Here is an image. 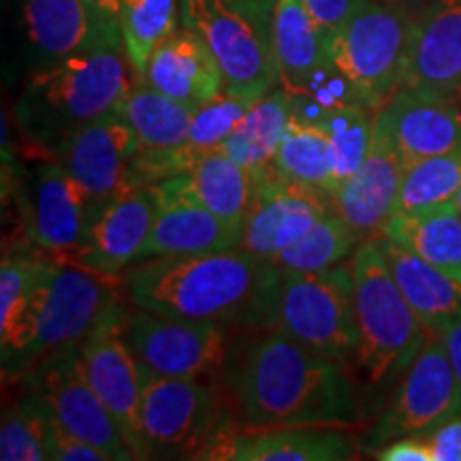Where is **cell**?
<instances>
[{
	"instance_id": "cell-30",
	"label": "cell",
	"mask_w": 461,
	"mask_h": 461,
	"mask_svg": "<svg viewBox=\"0 0 461 461\" xmlns=\"http://www.w3.org/2000/svg\"><path fill=\"white\" fill-rule=\"evenodd\" d=\"M115 112L135 131L141 149L182 146L194 118L193 109L158 92L141 75H137L132 88L115 105Z\"/></svg>"
},
{
	"instance_id": "cell-23",
	"label": "cell",
	"mask_w": 461,
	"mask_h": 461,
	"mask_svg": "<svg viewBox=\"0 0 461 461\" xmlns=\"http://www.w3.org/2000/svg\"><path fill=\"white\" fill-rule=\"evenodd\" d=\"M141 77L193 112L224 92V75L212 50L197 32L184 26L158 45Z\"/></svg>"
},
{
	"instance_id": "cell-15",
	"label": "cell",
	"mask_w": 461,
	"mask_h": 461,
	"mask_svg": "<svg viewBox=\"0 0 461 461\" xmlns=\"http://www.w3.org/2000/svg\"><path fill=\"white\" fill-rule=\"evenodd\" d=\"M157 216L152 186L122 188L90 214L86 235L68 261L92 274L118 278L129 265L140 261Z\"/></svg>"
},
{
	"instance_id": "cell-43",
	"label": "cell",
	"mask_w": 461,
	"mask_h": 461,
	"mask_svg": "<svg viewBox=\"0 0 461 461\" xmlns=\"http://www.w3.org/2000/svg\"><path fill=\"white\" fill-rule=\"evenodd\" d=\"M90 5V9L95 11L101 20H105L107 24L118 26L120 7H122V0H86ZM120 28V26H118Z\"/></svg>"
},
{
	"instance_id": "cell-33",
	"label": "cell",
	"mask_w": 461,
	"mask_h": 461,
	"mask_svg": "<svg viewBox=\"0 0 461 461\" xmlns=\"http://www.w3.org/2000/svg\"><path fill=\"white\" fill-rule=\"evenodd\" d=\"M180 24V0H122L120 39L124 54L137 73L143 75L149 58Z\"/></svg>"
},
{
	"instance_id": "cell-19",
	"label": "cell",
	"mask_w": 461,
	"mask_h": 461,
	"mask_svg": "<svg viewBox=\"0 0 461 461\" xmlns=\"http://www.w3.org/2000/svg\"><path fill=\"white\" fill-rule=\"evenodd\" d=\"M157 197V216L141 250V258L201 255L240 248L244 240V224H233L212 214L194 201L184 186V177H167L149 184Z\"/></svg>"
},
{
	"instance_id": "cell-32",
	"label": "cell",
	"mask_w": 461,
	"mask_h": 461,
	"mask_svg": "<svg viewBox=\"0 0 461 461\" xmlns=\"http://www.w3.org/2000/svg\"><path fill=\"white\" fill-rule=\"evenodd\" d=\"M272 169L285 180L303 184L325 194L336 190L327 135L316 124L303 120L291 118L285 140L276 149Z\"/></svg>"
},
{
	"instance_id": "cell-35",
	"label": "cell",
	"mask_w": 461,
	"mask_h": 461,
	"mask_svg": "<svg viewBox=\"0 0 461 461\" xmlns=\"http://www.w3.org/2000/svg\"><path fill=\"white\" fill-rule=\"evenodd\" d=\"M461 188V148L408 165L397 193L393 216L448 203Z\"/></svg>"
},
{
	"instance_id": "cell-45",
	"label": "cell",
	"mask_w": 461,
	"mask_h": 461,
	"mask_svg": "<svg viewBox=\"0 0 461 461\" xmlns=\"http://www.w3.org/2000/svg\"><path fill=\"white\" fill-rule=\"evenodd\" d=\"M261 3H265V5H269V7H274V0H261Z\"/></svg>"
},
{
	"instance_id": "cell-39",
	"label": "cell",
	"mask_w": 461,
	"mask_h": 461,
	"mask_svg": "<svg viewBox=\"0 0 461 461\" xmlns=\"http://www.w3.org/2000/svg\"><path fill=\"white\" fill-rule=\"evenodd\" d=\"M431 461H461V414L445 420L428 436Z\"/></svg>"
},
{
	"instance_id": "cell-26",
	"label": "cell",
	"mask_w": 461,
	"mask_h": 461,
	"mask_svg": "<svg viewBox=\"0 0 461 461\" xmlns=\"http://www.w3.org/2000/svg\"><path fill=\"white\" fill-rule=\"evenodd\" d=\"M272 34L278 84L291 95H305L327 65L325 41L305 0H274Z\"/></svg>"
},
{
	"instance_id": "cell-2",
	"label": "cell",
	"mask_w": 461,
	"mask_h": 461,
	"mask_svg": "<svg viewBox=\"0 0 461 461\" xmlns=\"http://www.w3.org/2000/svg\"><path fill=\"white\" fill-rule=\"evenodd\" d=\"M238 403L248 429L282 425L346 428L357 417V391L348 367L282 330L252 346L238 380Z\"/></svg>"
},
{
	"instance_id": "cell-7",
	"label": "cell",
	"mask_w": 461,
	"mask_h": 461,
	"mask_svg": "<svg viewBox=\"0 0 461 461\" xmlns=\"http://www.w3.org/2000/svg\"><path fill=\"white\" fill-rule=\"evenodd\" d=\"M180 26L197 32L224 75V92L258 101L278 84L272 7L261 0H180Z\"/></svg>"
},
{
	"instance_id": "cell-34",
	"label": "cell",
	"mask_w": 461,
	"mask_h": 461,
	"mask_svg": "<svg viewBox=\"0 0 461 461\" xmlns=\"http://www.w3.org/2000/svg\"><path fill=\"white\" fill-rule=\"evenodd\" d=\"M361 241V235H357L350 224L331 210L314 227L305 230L295 244L274 257L272 263L276 267L293 269V272H321L346 263V258L355 255Z\"/></svg>"
},
{
	"instance_id": "cell-6",
	"label": "cell",
	"mask_w": 461,
	"mask_h": 461,
	"mask_svg": "<svg viewBox=\"0 0 461 461\" xmlns=\"http://www.w3.org/2000/svg\"><path fill=\"white\" fill-rule=\"evenodd\" d=\"M414 17L395 0H359L325 39V58L363 107L378 112L403 86Z\"/></svg>"
},
{
	"instance_id": "cell-1",
	"label": "cell",
	"mask_w": 461,
	"mask_h": 461,
	"mask_svg": "<svg viewBox=\"0 0 461 461\" xmlns=\"http://www.w3.org/2000/svg\"><path fill=\"white\" fill-rule=\"evenodd\" d=\"M280 274L272 261L240 246L141 258L129 265L120 280L132 308L222 325H267L276 319Z\"/></svg>"
},
{
	"instance_id": "cell-9",
	"label": "cell",
	"mask_w": 461,
	"mask_h": 461,
	"mask_svg": "<svg viewBox=\"0 0 461 461\" xmlns=\"http://www.w3.org/2000/svg\"><path fill=\"white\" fill-rule=\"evenodd\" d=\"M141 366V363H140ZM143 372L140 429L148 459H197L216 434V393L201 380Z\"/></svg>"
},
{
	"instance_id": "cell-20",
	"label": "cell",
	"mask_w": 461,
	"mask_h": 461,
	"mask_svg": "<svg viewBox=\"0 0 461 461\" xmlns=\"http://www.w3.org/2000/svg\"><path fill=\"white\" fill-rule=\"evenodd\" d=\"M357 455L353 436L338 425H282L216 431L197 459L230 461H344Z\"/></svg>"
},
{
	"instance_id": "cell-21",
	"label": "cell",
	"mask_w": 461,
	"mask_h": 461,
	"mask_svg": "<svg viewBox=\"0 0 461 461\" xmlns=\"http://www.w3.org/2000/svg\"><path fill=\"white\" fill-rule=\"evenodd\" d=\"M406 163L387 137L374 126L372 148L359 169L330 194L336 214L350 224L363 240L383 230L393 216V207Z\"/></svg>"
},
{
	"instance_id": "cell-22",
	"label": "cell",
	"mask_w": 461,
	"mask_h": 461,
	"mask_svg": "<svg viewBox=\"0 0 461 461\" xmlns=\"http://www.w3.org/2000/svg\"><path fill=\"white\" fill-rule=\"evenodd\" d=\"M403 86L461 96V0H431L414 17Z\"/></svg>"
},
{
	"instance_id": "cell-28",
	"label": "cell",
	"mask_w": 461,
	"mask_h": 461,
	"mask_svg": "<svg viewBox=\"0 0 461 461\" xmlns=\"http://www.w3.org/2000/svg\"><path fill=\"white\" fill-rule=\"evenodd\" d=\"M380 233L402 241L461 285V214L453 201L391 216Z\"/></svg>"
},
{
	"instance_id": "cell-27",
	"label": "cell",
	"mask_w": 461,
	"mask_h": 461,
	"mask_svg": "<svg viewBox=\"0 0 461 461\" xmlns=\"http://www.w3.org/2000/svg\"><path fill=\"white\" fill-rule=\"evenodd\" d=\"M376 112L359 105L322 107L305 95H293V118L316 124L327 135L336 188L359 169L374 140Z\"/></svg>"
},
{
	"instance_id": "cell-4",
	"label": "cell",
	"mask_w": 461,
	"mask_h": 461,
	"mask_svg": "<svg viewBox=\"0 0 461 461\" xmlns=\"http://www.w3.org/2000/svg\"><path fill=\"white\" fill-rule=\"evenodd\" d=\"M105 276L56 258L15 314L0 325L3 378H24L45 357L79 344L115 295Z\"/></svg>"
},
{
	"instance_id": "cell-12",
	"label": "cell",
	"mask_w": 461,
	"mask_h": 461,
	"mask_svg": "<svg viewBox=\"0 0 461 461\" xmlns=\"http://www.w3.org/2000/svg\"><path fill=\"white\" fill-rule=\"evenodd\" d=\"M24 378H31V391L39 393L58 425L99 447L112 461L135 459L122 429L86 378L79 344L48 355Z\"/></svg>"
},
{
	"instance_id": "cell-14",
	"label": "cell",
	"mask_w": 461,
	"mask_h": 461,
	"mask_svg": "<svg viewBox=\"0 0 461 461\" xmlns=\"http://www.w3.org/2000/svg\"><path fill=\"white\" fill-rule=\"evenodd\" d=\"M22 180V218L28 240L45 255H71L82 244L90 221V201L84 188L45 152L24 171Z\"/></svg>"
},
{
	"instance_id": "cell-24",
	"label": "cell",
	"mask_w": 461,
	"mask_h": 461,
	"mask_svg": "<svg viewBox=\"0 0 461 461\" xmlns=\"http://www.w3.org/2000/svg\"><path fill=\"white\" fill-rule=\"evenodd\" d=\"M31 43L51 60L101 48H122L120 28L101 20L86 0H24Z\"/></svg>"
},
{
	"instance_id": "cell-18",
	"label": "cell",
	"mask_w": 461,
	"mask_h": 461,
	"mask_svg": "<svg viewBox=\"0 0 461 461\" xmlns=\"http://www.w3.org/2000/svg\"><path fill=\"white\" fill-rule=\"evenodd\" d=\"M459 96L402 86L374 115V126L383 132L403 163L438 157L461 148Z\"/></svg>"
},
{
	"instance_id": "cell-16",
	"label": "cell",
	"mask_w": 461,
	"mask_h": 461,
	"mask_svg": "<svg viewBox=\"0 0 461 461\" xmlns=\"http://www.w3.org/2000/svg\"><path fill=\"white\" fill-rule=\"evenodd\" d=\"M255 193L244 218L241 248L272 261L333 210L330 194L285 180L272 167L252 173Z\"/></svg>"
},
{
	"instance_id": "cell-37",
	"label": "cell",
	"mask_w": 461,
	"mask_h": 461,
	"mask_svg": "<svg viewBox=\"0 0 461 461\" xmlns=\"http://www.w3.org/2000/svg\"><path fill=\"white\" fill-rule=\"evenodd\" d=\"M54 257L5 255L0 265V325L7 322L50 267Z\"/></svg>"
},
{
	"instance_id": "cell-31",
	"label": "cell",
	"mask_w": 461,
	"mask_h": 461,
	"mask_svg": "<svg viewBox=\"0 0 461 461\" xmlns=\"http://www.w3.org/2000/svg\"><path fill=\"white\" fill-rule=\"evenodd\" d=\"M182 177L190 197L212 214L227 222L244 224L255 193V176L222 149L201 157L186 173H182Z\"/></svg>"
},
{
	"instance_id": "cell-36",
	"label": "cell",
	"mask_w": 461,
	"mask_h": 461,
	"mask_svg": "<svg viewBox=\"0 0 461 461\" xmlns=\"http://www.w3.org/2000/svg\"><path fill=\"white\" fill-rule=\"evenodd\" d=\"M51 414L39 393L31 391L5 412L0 425V459L3 461H48Z\"/></svg>"
},
{
	"instance_id": "cell-5",
	"label": "cell",
	"mask_w": 461,
	"mask_h": 461,
	"mask_svg": "<svg viewBox=\"0 0 461 461\" xmlns=\"http://www.w3.org/2000/svg\"><path fill=\"white\" fill-rule=\"evenodd\" d=\"M350 269L361 339L357 366L372 384L383 387L403 376L429 333L397 288L374 235L350 257Z\"/></svg>"
},
{
	"instance_id": "cell-38",
	"label": "cell",
	"mask_w": 461,
	"mask_h": 461,
	"mask_svg": "<svg viewBox=\"0 0 461 461\" xmlns=\"http://www.w3.org/2000/svg\"><path fill=\"white\" fill-rule=\"evenodd\" d=\"M50 453L56 461H112L105 451L67 431L54 419L50 428Z\"/></svg>"
},
{
	"instance_id": "cell-8",
	"label": "cell",
	"mask_w": 461,
	"mask_h": 461,
	"mask_svg": "<svg viewBox=\"0 0 461 461\" xmlns=\"http://www.w3.org/2000/svg\"><path fill=\"white\" fill-rule=\"evenodd\" d=\"M276 327L308 348L348 367L359 355L355 285L350 263L321 272L282 269Z\"/></svg>"
},
{
	"instance_id": "cell-29",
	"label": "cell",
	"mask_w": 461,
	"mask_h": 461,
	"mask_svg": "<svg viewBox=\"0 0 461 461\" xmlns=\"http://www.w3.org/2000/svg\"><path fill=\"white\" fill-rule=\"evenodd\" d=\"M291 118L293 95L278 86L248 109L221 149L250 173L267 169L291 126Z\"/></svg>"
},
{
	"instance_id": "cell-42",
	"label": "cell",
	"mask_w": 461,
	"mask_h": 461,
	"mask_svg": "<svg viewBox=\"0 0 461 461\" xmlns=\"http://www.w3.org/2000/svg\"><path fill=\"white\" fill-rule=\"evenodd\" d=\"M442 342H445L448 361H451L455 374H457L459 383H461V312L457 314L448 330L442 333Z\"/></svg>"
},
{
	"instance_id": "cell-13",
	"label": "cell",
	"mask_w": 461,
	"mask_h": 461,
	"mask_svg": "<svg viewBox=\"0 0 461 461\" xmlns=\"http://www.w3.org/2000/svg\"><path fill=\"white\" fill-rule=\"evenodd\" d=\"M126 310L118 299L79 342L86 378L122 429L132 457L148 459L140 429L143 372L124 333Z\"/></svg>"
},
{
	"instance_id": "cell-40",
	"label": "cell",
	"mask_w": 461,
	"mask_h": 461,
	"mask_svg": "<svg viewBox=\"0 0 461 461\" xmlns=\"http://www.w3.org/2000/svg\"><path fill=\"white\" fill-rule=\"evenodd\" d=\"M359 0H305L310 14L321 28L322 41L331 37L339 26L348 20Z\"/></svg>"
},
{
	"instance_id": "cell-17",
	"label": "cell",
	"mask_w": 461,
	"mask_h": 461,
	"mask_svg": "<svg viewBox=\"0 0 461 461\" xmlns=\"http://www.w3.org/2000/svg\"><path fill=\"white\" fill-rule=\"evenodd\" d=\"M140 140L115 109L92 120L58 146L51 157L71 173L90 201V214L124 188Z\"/></svg>"
},
{
	"instance_id": "cell-11",
	"label": "cell",
	"mask_w": 461,
	"mask_h": 461,
	"mask_svg": "<svg viewBox=\"0 0 461 461\" xmlns=\"http://www.w3.org/2000/svg\"><path fill=\"white\" fill-rule=\"evenodd\" d=\"M124 333L141 367L157 376L203 380L221 370L227 353L224 325L135 308L126 312Z\"/></svg>"
},
{
	"instance_id": "cell-44",
	"label": "cell",
	"mask_w": 461,
	"mask_h": 461,
	"mask_svg": "<svg viewBox=\"0 0 461 461\" xmlns=\"http://www.w3.org/2000/svg\"><path fill=\"white\" fill-rule=\"evenodd\" d=\"M453 203H455V205H457V210H459V214H461V188L457 190V194H455Z\"/></svg>"
},
{
	"instance_id": "cell-3",
	"label": "cell",
	"mask_w": 461,
	"mask_h": 461,
	"mask_svg": "<svg viewBox=\"0 0 461 461\" xmlns=\"http://www.w3.org/2000/svg\"><path fill=\"white\" fill-rule=\"evenodd\" d=\"M137 73L124 48L82 51L32 73L15 103L20 129L45 154L103 113L132 88Z\"/></svg>"
},
{
	"instance_id": "cell-25",
	"label": "cell",
	"mask_w": 461,
	"mask_h": 461,
	"mask_svg": "<svg viewBox=\"0 0 461 461\" xmlns=\"http://www.w3.org/2000/svg\"><path fill=\"white\" fill-rule=\"evenodd\" d=\"M376 244L387 261L397 288L429 336H442L461 312V285L420 258L402 241L376 233Z\"/></svg>"
},
{
	"instance_id": "cell-41",
	"label": "cell",
	"mask_w": 461,
	"mask_h": 461,
	"mask_svg": "<svg viewBox=\"0 0 461 461\" xmlns=\"http://www.w3.org/2000/svg\"><path fill=\"white\" fill-rule=\"evenodd\" d=\"M374 457L380 461H431V451L425 436H403L378 447Z\"/></svg>"
},
{
	"instance_id": "cell-10",
	"label": "cell",
	"mask_w": 461,
	"mask_h": 461,
	"mask_svg": "<svg viewBox=\"0 0 461 461\" xmlns=\"http://www.w3.org/2000/svg\"><path fill=\"white\" fill-rule=\"evenodd\" d=\"M457 414H461V383L448 361L442 336H429L367 436V451L374 453L395 438L428 436Z\"/></svg>"
}]
</instances>
